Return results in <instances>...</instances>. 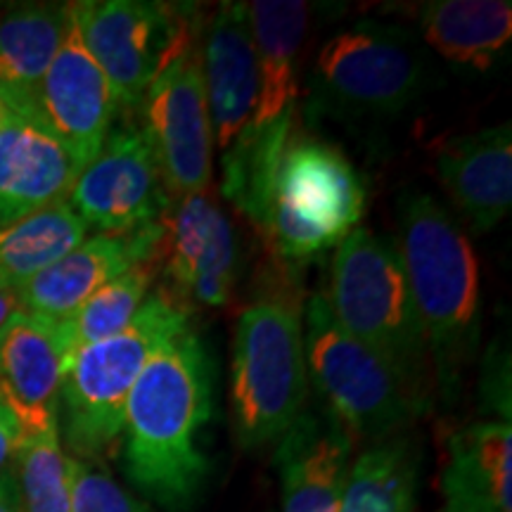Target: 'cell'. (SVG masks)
Instances as JSON below:
<instances>
[{
  "label": "cell",
  "instance_id": "cell-1",
  "mask_svg": "<svg viewBox=\"0 0 512 512\" xmlns=\"http://www.w3.org/2000/svg\"><path fill=\"white\" fill-rule=\"evenodd\" d=\"M214 413V361L195 330L145 363L124 415V472L140 494L169 512L200 498L211 472L204 448Z\"/></svg>",
  "mask_w": 512,
  "mask_h": 512
},
{
  "label": "cell",
  "instance_id": "cell-2",
  "mask_svg": "<svg viewBox=\"0 0 512 512\" xmlns=\"http://www.w3.org/2000/svg\"><path fill=\"white\" fill-rule=\"evenodd\" d=\"M394 245L430 344L434 387L458 394L479 344V261L470 238L437 197L403 190L396 200Z\"/></svg>",
  "mask_w": 512,
  "mask_h": 512
},
{
  "label": "cell",
  "instance_id": "cell-3",
  "mask_svg": "<svg viewBox=\"0 0 512 512\" xmlns=\"http://www.w3.org/2000/svg\"><path fill=\"white\" fill-rule=\"evenodd\" d=\"M337 323L382 363L420 415L430 413L434 368L394 240L356 228L337 247L325 294Z\"/></svg>",
  "mask_w": 512,
  "mask_h": 512
},
{
  "label": "cell",
  "instance_id": "cell-4",
  "mask_svg": "<svg viewBox=\"0 0 512 512\" xmlns=\"http://www.w3.org/2000/svg\"><path fill=\"white\" fill-rule=\"evenodd\" d=\"M192 309L171 290L145 299L136 318L114 337L76 351L60 389V441L69 456L100 463L124 432L126 403L145 363L190 330Z\"/></svg>",
  "mask_w": 512,
  "mask_h": 512
},
{
  "label": "cell",
  "instance_id": "cell-5",
  "mask_svg": "<svg viewBox=\"0 0 512 512\" xmlns=\"http://www.w3.org/2000/svg\"><path fill=\"white\" fill-rule=\"evenodd\" d=\"M306 399L302 309L285 294L249 304L235 328L230 366V413L238 444H278L306 411Z\"/></svg>",
  "mask_w": 512,
  "mask_h": 512
},
{
  "label": "cell",
  "instance_id": "cell-6",
  "mask_svg": "<svg viewBox=\"0 0 512 512\" xmlns=\"http://www.w3.org/2000/svg\"><path fill=\"white\" fill-rule=\"evenodd\" d=\"M437 81L430 50L399 24L361 19L325 41L313 64L318 107L342 117H392Z\"/></svg>",
  "mask_w": 512,
  "mask_h": 512
},
{
  "label": "cell",
  "instance_id": "cell-7",
  "mask_svg": "<svg viewBox=\"0 0 512 512\" xmlns=\"http://www.w3.org/2000/svg\"><path fill=\"white\" fill-rule=\"evenodd\" d=\"M366 209V185L339 147L287 140L275 176L266 240L278 259L302 264L342 245Z\"/></svg>",
  "mask_w": 512,
  "mask_h": 512
},
{
  "label": "cell",
  "instance_id": "cell-8",
  "mask_svg": "<svg viewBox=\"0 0 512 512\" xmlns=\"http://www.w3.org/2000/svg\"><path fill=\"white\" fill-rule=\"evenodd\" d=\"M302 335L309 382L354 444L399 437L420 418L394 375L337 323L325 292L306 299Z\"/></svg>",
  "mask_w": 512,
  "mask_h": 512
},
{
  "label": "cell",
  "instance_id": "cell-9",
  "mask_svg": "<svg viewBox=\"0 0 512 512\" xmlns=\"http://www.w3.org/2000/svg\"><path fill=\"white\" fill-rule=\"evenodd\" d=\"M202 31L197 10L183 8L174 46L138 110L171 200L211 183L214 140L202 79Z\"/></svg>",
  "mask_w": 512,
  "mask_h": 512
},
{
  "label": "cell",
  "instance_id": "cell-10",
  "mask_svg": "<svg viewBox=\"0 0 512 512\" xmlns=\"http://www.w3.org/2000/svg\"><path fill=\"white\" fill-rule=\"evenodd\" d=\"M69 15L83 46L110 81L119 110L138 114L181 29L183 5L150 0H81Z\"/></svg>",
  "mask_w": 512,
  "mask_h": 512
},
{
  "label": "cell",
  "instance_id": "cell-11",
  "mask_svg": "<svg viewBox=\"0 0 512 512\" xmlns=\"http://www.w3.org/2000/svg\"><path fill=\"white\" fill-rule=\"evenodd\" d=\"M69 207L102 233H126L159 223L171 207L155 150L143 126H112L105 143L81 169L67 195Z\"/></svg>",
  "mask_w": 512,
  "mask_h": 512
},
{
  "label": "cell",
  "instance_id": "cell-12",
  "mask_svg": "<svg viewBox=\"0 0 512 512\" xmlns=\"http://www.w3.org/2000/svg\"><path fill=\"white\" fill-rule=\"evenodd\" d=\"M162 275L188 302L226 306L238 280V233L211 190L190 192L171 202L162 219Z\"/></svg>",
  "mask_w": 512,
  "mask_h": 512
},
{
  "label": "cell",
  "instance_id": "cell-13",
  "mask_svg": "<svg viewBox=\"0 0 512 512\" xmlns=\"http://www.w3.org/2000/svg\"><path fill=\"white\" fill-rule=\"evenodd\" d=\"M76 354L67 320L15 311L0 330V403L19 437L57 427L60 389Z\"/></svg>",
  "mask_w": 512,
  "mask_h": 512
},
{
  "label": "cell",
  "instance_id": "cell-14",
  "mask_svg": "<svg viewBox=\"0 0 512 512\" xmlns=\"http://www.w3.org/2000/svg\"><path fill=\"white\" fill-rule=\"evenodd\" d=\"M117 114L110 81L83 46L69 15V29L38 88L31 121L53 133L83 169L100 152Z\"/></svg>",
  "mask_w": 512,
  "mask_h": 512
},
{
  "label": "cell",
  "instance_id": "cell-15",
  "mask_svg": "<svg viewBox=\"0 0 512 512\" xmlns=\"http://www.w3.org/2000/svg\"><path fill=\"white\" fill-rule=\"evenodd\" d=\"M162 221L126 233H100L57 259L17 290L19 311L50 320H69L100 287L128 268L159 254Z\"/></svg>",
  "mask_w": 512,
  "mask_h": 512
},
{
  "label": "cell",
  "instance_id": "cell-16",
  "mask_svg": "<svg viewBox=\"0 0 512 512\" xmlns=\"http://www.w3.org/2000/svg\"><path fill=\"white\" fill-rule=\"evenodd\" d=\"M202 79L211 140L226 150L249 124L259 98V62L247 3H221L204 24Z\"/></svg>",
  "mask_w": 512,
  "mask_h": 512
},
{
  "label": "cell",
  "instance_id": "cell-17",
  "mask_svg": "<svg viewBox=\"0 0 512 512\" xmlns=\"http://www.w3.org/2000/svg\"><path fill=\"white\" fill-rule=\"evenodd\" d=\"M354 441L330 413L304 411L278 441V512H339Z\"/></svg>",
  "mask_w": 512,
  "mask_h": 512
},
{
  "label": "cell",
  "instance_id": "cell-18",
  "mask_svg": "<svg viewBox=\"0 0 512 512\" xmlns=\"http://www.w3.org/2000/svg\"><path fill=\"white\" fill-rule=\"evenodd\" d=\"M81 166L36 121L5 114L0 124V230L69 195Z\"/></svg>",
  "mask_w": 512,
  "mask_h": 512
},
{
  "label": "cell",
  "instance_id": "cell-19",
  "mask_svg": "<svg viewBox=\"0 0 512 512\" xmlns=\"http://www.w3.org/2000/svg\"><path fill=\"white\" fill-rule=\"evenodd\" d=\"M437 174L475 233L494 230L512 207V126L498 124L446 140Z\"/></svg>",
  "mask_w": 512,
  "mask_h": 512
},
{
  "label": "cell",
  "instance_id": "cell-20",
  "mask_svg": "<svg viewBox=\"0 0 512 512\" xmlns=\"http://www.w3.org/2000/svg\"><path fill=\"white\" fill-rule=\"evenodd\" d=\"M510 420L472 422L451 434L441 494L451 512H512Z\"/></svg>",
  "mask_w": 512,
  "mask_h": 512
},
{
  "label": "cell",
  "instance_id": "cell-21",
  "mask_svg": "<svg viewBox=\"0 0 512 512\" xmlns=\"http://www.w3.org/2000/svg\"><path fill=\"white\" fill-rule=\"evenodd\" d=\"M69 29V3H36L0 15V102L34 117L36 95Z\"/></svg>",
  "mask_w": 512,
  "mask_h": 512
},
{
  "label": "cell",
  "instance_id": "cell-22",
  "mask_svg": "<svg viewBox=\"0 0 512 512\" xmlns=\"http://www.w3.org/2000/svg\"><path fill=\"white\" fill-rule=\"evenodd\" d=\"M304 0H254L247 3L256 62H259V98L249 124H266L297 105V69L311 15Z\"/></svg>",
  "mask_w": 512,
  "mask_h": 512
},
{
  "label": "cell",
  "instance_id": "cell-23",
  "mask_svg": "<svg viewBox=\"0 0 512 512\" xmlns=\"http://www.w3.org/2000/svg\"><path fill=\"white\" fill-rule=\"evenodd\" d=\"M420 41L456 69L486 74L512 38L508 0H430L418 10Z\"/></svg>",
  "mask_w": 512,
  "mask_h": 512
},
{
  "label": "cell",
  "instance_id": "cell-24",
  "mask_svg": "<svg viewBox=\"0 0 512 512\" xmlns=\"http://www.w3.org/2000/svg\"><path fill=\"white\" fill-rule=\"evenodd\" d=\"M294 107L266 124H247L223 150L221 192L261 233L271 219L275 176L292 136Z\"/></svg>",
  "mask_w": 512,
  "mask_h": 512
},
{
  "label": "cell",
  "instance_id": "cell-25",
  "mask_svg": "<svg viewBox=\"0 0 512 512\" xmlns=\"http://www.w3.org/2000/svg\"><path fill=\"white\" fill-rule=\"evenodd\" d=\"M420 448L413 437L368 444L349 465L339 512H415Z\"/></svg>",
  "mask_w": 512,
  "mask_h": 512
},
{
  "label": "cell",
  "instance_id": "cell-26",
  "mask_svg": "<svg viewBox=\"0 0 512 512\" xmlns=\"http://www.w3.org/2000/svg\"><path fill=\"white\" fill-rule=\"evenodd\" d=\"M88 228L67 200L0 230V290H19L86 240Z\"/></svg>",
  "mask_w": 512,
  "mask_h": 512
},
{
  "label": "cell",
  "instance_id": "cell-27",
  "mask_svg": "<svg viewBox=\"0 0 512 512\" xmlns=\"http://www.w3.org/2000/svg\"><path fill=\"white\" fill-rule=\"evenodd\" d=\"M12 470L19 512H69L72 508V458L62 448L60 427L19 437Z\"/></svg>",
  "mask_w": 512,
  "mask_h": 512
},
{
  "label": "cell",
  "instance_id": "cell-28",
  "mask_svg": "<svg viewBox=\"0 0 512 512\" xmlns=\"http://www.w3.org/2000/svg\"><path fill=\"white\" fill-rule=\"evenodd\" d=\"M157 273H162V259L152 256L143 264L128 268L112 283L100 287L98 292L67 320L69 335L74 339V347L79 351L88 344L102 342V339L114 337L136 318L140 306L150 297L152 283Z\"/></svg>",
  "mask_w": 512,
  "mask_h": 512
},
{
  "label": "cell",
  "instance_id": "cell-29",
  "mask_svg": "<svg viewBox=\"0 0 512 512\" xmlns=\"http://www.w3.org/2000/svg\"><path fill=\"white\" fill-rule=\"evenodd\" d=\"M72 458V456H69ZM69 512H157L124 489L100 463L72 458V508Z\"/></svg>",
  "mask_w": 512,
  "mask_h": 512
},
{
  "label": "cell",
  "instance_id": "cell-30",
  "mask_svg": "<svg viewBox=\"0 0 512 512\" xmlns=\"http://www.w3.org/2000/svg\"><path fill=\"white\" fill-rule=\"evenodd\" d=\"M17 441H19L17 420L12 418V413L3 406V403H0V475H3V472L12 465Z\"/></svg>",
  "mask_w": 512,
  "mask_h": 512
},
{
  "label": "cell",
  "instance_id": "cell-31",
  "mask_svg": "<svg viewBox=\"0 0 512 512\" xmlns=\"http://www.w3.org/2000/svg\"><path fill=\"white\" fill-rule=\"evenodd\" d=\"M0 512H19L17 482L12 465L0 475Z\"/></svg>",
  "mask_w": 512,
  "mask_h": 512
},
{
  "label": "cell",
  "instance_id": "cell-32",
  "mask_svg": "<svg viewBox=\"0 0 512 512\" xmlns=\"http://www.w3.org/2000/svg\"><path fill=\"white\" fill-rule=\"evenodd\" d=\"M15 311H19V302H17V292L15 290H0V330L5 328V323L15 316Z\"/></svg>",
  "mask_w": 512,
  "mask_h": 512
},
{
  "label": "cell",
  "instance_id": "cell-33",
  "mask_svg": "<svg viewBox=\"0 0 512 512\" xmlns=\"http://www.w3.org/2000/svg\"><path fill=\"white\" fill-rule=\"evenodd\" d=\"M5 114H8V110H5V107H3V102H0V124H3Z\"/></svg>",
  "mask_w": 512,
  "mask_h": 512
},
{
  "label": "cell",
  "instance_id": "cell-34",
  "mask_svg": "<svg viewBox=\"0 0 512 512\" xmlns=\"http://www.w3.org/2000/svg\"><path fill=\"white\" fill-rule=\"evenodd\" d=\"M439 512H451V510H446V508H444V510H439Z\"/></svg>",
  "mask_w": 512,
  "mask_h": 512
}]
</instances>
